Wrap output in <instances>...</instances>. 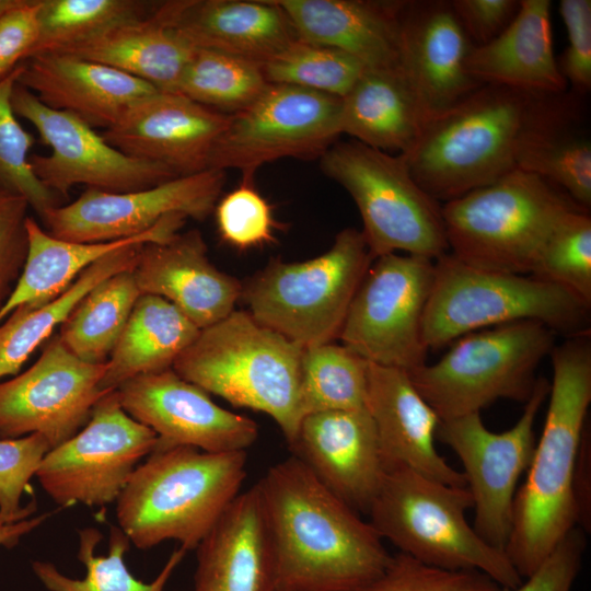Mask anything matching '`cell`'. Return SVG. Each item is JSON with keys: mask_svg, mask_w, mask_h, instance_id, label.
<instances>
[{"mask_svg": "<svg viewBox=\"0 0 591 591\" xmlns=\"http://www.w3.org/2000/svg\"><path fill=\"white\" fill-rule=\"evenodd\" d=\"M255 485L271 540L277 587L355 591L389 565L392 555L371 523L293 455L269 467Z\"/></svg>", "mask_w": 591, "mask_h": 591, "instance_id": "cell-1", "label": "cell"}, {"mask_svg": "<svg viewBox=\"0 0 591 591\" xmlns=\"http://www.w3.org/2000/svg\"><path fill=\"white\" fill-rule=\"evenodd\" d=\"M549 355L553 380L545 424L526 479L514 497L505 546L522 578L578 526L575 476L591 403L590 332L569 336Z\"/></svg>", "mask_w": 591, "mask_h": 591, "instance_id": "cell-2", "label": "cell"}, {"mask_svg": "<svg viewBox=\"0 0 591 591\" xmlns=\"http://www.w3.org/2000/svg\"><path fill=\"white\" fill-rule=\"evenodd\" d=\"M552 95L483 84L428 119L406 154L412 176L436 201H450L517 169L521 144Z\"/></svg>", "mask_w": 591, "mask_h": 591, "instance_id": "cell-3", "label": "cell"}, {"mask_svg": "<svg viewBox=\"0 0 591 591\" xmlns=\"http://www.w3.org/2000/svg\"><path fill=\"white\" fill-rule=\"evenodd\" d=\"M246 451L154 450L116 500L119 529L140 549L173 540L195 551L246 478Z\"/></svg>", "mask_w": 591, "mask_h": 591, "instance_id": "cell-4", "label": "cell"}, {"mask_svg": "<svg viewBox=\"0 0 591 591\" xmlns=\"http://www.w3.org/2000/svg\"><path fill=\"white\" fill-rule=\"evenodd\" d=\"M303 346L262 325L247 311L234 310L200 329L172 369L235 407L268 415L289 445L303 418Z\"/></svg>", "mask_w": 591, "mask_h": 591, "instance_id": "cell-5", "label": "cell"}, {"mask_svg": "<svg viewBox=\"0 0 591 591\" xmlns=\"http://www.w3.org/2000/svg\"><path fill=\"white\" fill-rule=\"evenodd\" d=\"M471 508L467 487L395 465L386 470L368 514L379 536L399 553L445 570L483 572L503 590L517 588L522 577L505 551L488 544L467 522Z\"/></svg>", "mask_w": 591, "mask_h": 591, "instance_id": "cell-6", "label": "cell"}, {"mask_svg": "<svg viewBox=\"0 0 591 591\" xmlns=\"http://www.w3.org/2000/svg\"><path fill=\"white\" fill-rule=\"evenodd\" d=\"M577 208L552 183L515 169L444 202L441 216L449 253L459 260L478 269L531 275L555 225Z\"/></svg>", "mask_w": 591, "mask_h": 591, "instance_id": "cell-7", "label": "cell"}, {"mask_svg": "<svg viewBox=\"0 0 591 591\" xmlns=\"http://www.w3.org/2000/svg\"><path fill=\"white\" fill-rule=\"evenodd\" d=\"M590 308L555 283L478 269L448 252L434 260L422 338L428 350L438 349L478 329L525 320L573 336L590 332Z\"/></svg>", "mask_w": 591, "mask_h": 591, "instance_id": "cell-8", "label": "cell"}, {"mask_svg": "<svg viewBox=\"0 0 591 591\" xmlns=\"http://www.w3.org/2000/svg\"><path fill=\"white\" fill-rule=\"evenodd\" d=\"M373 259L363 233L346 228L316 257L269 260L242 282L241 299L258 323L303 347L332 343Z\"/></svg>", "mask_w": 591, "mask_h": 591, "instance_id": "cell-9", "label": "cell"}, {"mask_svg": "<svg viewBox=\"0 0 591 591\" xmlns=\"http://www.w3.org/2000/svg\"><path fill=\"white\" fill-rule=\"evenodd\" d=\"M554 337L548 326L532 320L485 328L457 338L439 361L408 375L440 420L480 413L499 398L525 403Z\"/></svg>", "mask_w": 591, "mask_h": 591, "instance_id": "cell-10", "label": "cell"}, {"mask_svg": "<svg viewBox=\"0 0 591 591\" xmlns=\"http://www.w3.org/2000/svg\"><path fill=\"white\" fill-rule=\"evenodd\" d=\"M320 166L355 201L373 258L401 251L436 260L449 252L441 206L414 179L404 154L351 139L334 142Z\"/></svg>", "mask_w": 591, "mask_h": 591, "instance_id": "cell-11", "label": "cell"}, {"mask_svg": "<svg viewBox=\"0 0 591 591\" xmlns=\"http://www.w3.org/2000/svg\"><path fill=\"white\" fill-rule=\"evenodd\" d=\"M434 260L397 253L373 259L344 321L338 338L366 361L405 371L426 363L425 309Z\"/></svg>", "mask_w": 591, "mask_h": 591, "instance_id": "cell-12", "label": "cell"}, {"mask_svg": "<svg viewBox=\"0 0 591 591\" xmlns=\"http://www.w3.org/2000/svg\"><path fill=\"white\" fill-rule=\"evenodd\" d=\"M341 99L300 86L269 83L229 123L208 169H236L254 178L258 167L283 158H321L339 137Z\"/></svg>", "mask_w": 591, "mask_h": 591, "instance_id": "cell-13", "label": "cell"}, {"mask_svg": "<svg viewBox=\"0 0 591 591\" xmlns=\"http://www.w3.org/2000/svg\"><path fill=\"white\" fill-rule=\"evenodd\" d=\"M157 443V434L124 410L113 390L96 402L80 431L45 454L35 476L60 507L105 506L117 500Z\"/></svg>", "mask_w": 591, "mask_h": 591, "instance_id": "cell-14", "label": "cell"}, {"mask_svg": "<svg viewBox=\"0 0 591 591\" xmlns=\"http://www.w3.org/2000/svg\"><path fill=\"white\" fill-rule=\"evenodd\" d=\"M549 393V382L537 378L519 420L508 430L493 432L480 413L440 420L436 437L450 447L464 467L473 499V528L488 544L505 551L518 482L528 471L535 449L534 425Z\"/></svg>", "mask_w": 591, "mask_h": 591, "instance_id": "cell-15", "label": "cell"}, {"mask_svg": "<svg viewBox=\"0 0 591 591\" xmlns=\"http://www.w3.org/2000/svg\"><path fill=\"white\" fill-rule=\"evenodd\" d=\"M11 103L15 115L30 121L51 149L48 155L31 154L30 163L36 177L54 194L67 196L71 187L79 184L125 193L177 177L162 164L123 153L85 121L46 106L18 82Z\"/></svg>", "mask_w": 591, "mask_h": 591, "instance_id": "cell-16", "label": "cell"}, {"mask_svg": "<svg viewBox=\"0 0 591 591\" xmlns=\"http://www.w3.org/2000/svg\"><path fill=\"white\" fill-rule=\"evenodd\" d=\"M106 362L74 356L58 335L50 337L26 371L0 382V439L38 433L50 449L73 437L89 421Z\"/></svg>", "mask_w": 591, "mask_h": 591, "instance_id": "cell-17", "label": "cell"}, {"mask_svg": "<svg viewBox=\"0 0 591 591\" xmlns=\"http://www.w3.org/2000/svg\"><path fill=\"white\" fill-rule=\"evenodd\" d=\"M224 183L225 171L208 169L132 192L88 188L74 201L49 208L40 218L49 234L65 241L128 239L171 215L205 220L213 212Z\"/></svg>", "mask_w": 591, "mask_h": 591, "instance_id": "cell-18", "label": "cell"}, {"mask_svg": "<svg viewBox=\"0 0 591 591\" xmlns=\"http://www.w3.org/2000/svg\"><path fill=\"white\" fill-rule=\"evenodd\" d=\"M116 392L124 410L157 434L154 450L246 451L258 438L254 420L217 405L172 368L135 376Z\"/></svg>", "mask_w": 591, "mask_h": 591, "instance_id": "cell-19", "label": "cell"}, {"mask_svg": "<svg viewBox=\"0 0 591 591\" xmlns=\"http://www.w3.org/2000/svg\"><path fill=\"white\" fill-rule=\"evenodd\" d=\"M230 115L177 92H157L134 106L103 138L123 153L169 167L177 176L208 170Z\"/></svg>", "mask_w": 591, "mask_h": 591, "instance_id": "cell-20", "label": "cell"}, {"mask_svg": "<svg viewBox=\"0 0 591 591\" xmlns=\"http://www.w3.org/2000/svg\"><path fill=\"white\" fill-rule=\"evenodd\" d=\"M399 67L426 121L483 84L464 68L473 46L449 1H404Z\"/></svg>", "mask_w": 591, "mask_h": 591, "instance_id": "cell-21", "label": "cell"}, {"mask_svg": "<svg viewBox=\"0 0 591 591\" xmlns=\"http://www.w3.org/2000/svg\"><path fill=\"white\" fill-rule=\"evenodd\" d=\"M289 449L334 495L368 514L386 468L366 407L305 415Z\"/></svg>", "mask_w": 591, "mask_h": 591, "instance_id": "cell-22", "label": "cell"}, {"mask_svg": "<svg viewBox=\"0 0 591 591\" xmlns=\"http://www.w3.org/2000/svg\"><path fill=\"white\" fill-rule=\"evenodd\" d=\"M132 274L141 294L170 301L199 329L228 316L241 299L242 282L209 260L195 229L144 243Z\"/></svg>", "mask_w": 591, "mask_h": 591, "instance_id": "cell-23", "label": "cell"}, {"mask_svg": "<svg viewBox=\"0 0 591 591\" xmlns=\"http://www.w3.org/2000/svg\"><path fill=\"white\" fill-rule=\"evenodd\" d=\"M158 11L194 48L210 49L260 66L299 39L275 0H175Z\"/></svg>", "mask_w": 591, "mask_h": 591, "instance_id": "cell-24", "label": "cell"}, {"mask_svg": "<svg viewBox=\"0 0 591 591\" xmlns=\"http://www.w3.org/2000/svg\"><path fill=\"white\" fill-rule=\"evenodd\" d=\"M366 409L376 431L385 468L407 466L438 482L467 487L434 445L440 418L421 397L408 372L368 362Z\"/></svg>", "mask_w": 591, "mask_h": 591, "instance_id": "cell-25", "label": "cell"}, {"mask_svg": "<svg viewBox=\"0 0 591 591\" xmlns=\"http://www.w3.org/2000/svg\"><path fill=\"white\" fill-rule=\"evenodd\" d=\"M18 83L46 106L105 130L160 92L120 70L60 53H42L22 61Z\"/></svg>", "mask_w": 591, "mask_h": 591, "instance_id": "cell-26", "label": "cell"}, {"mask_svg": "<svg viewBox=\"0 0 591 591\" xmlns=\"http://www.w3.org/2000/svg\"><path fill=\"white\" fill-rule=\"evenodd\" d=\"M195 551L193 591H275V556L255 484L235 497Z\"/></svg>", "mask_w": 591, "mask_h": 591, "instance_id": "cell-27", "label": "cell"}, {"mask_svg": "<svg viewBox=\"0 0 591 591\" xmlns=\"http://www.w3.org/2000/svg\"><path fill=\"white\" fill-rule=\"evenodd\" d=\"M549 0H521L508 26L490 42L472 46L466 73L482 84L532 94L558 95L567 89L553 51Z\"/></svg>", "mask_w": 591, "mask_h": 591, "instance_id": "cell-28", "label": "cell"}, {"mask_svg": "<svg viewBox=\"0 0 591 591\" xmlns=\"http://www.w3.org/2000/svg\"><path fill=\"white\" fill-rule=\"evenodd\" d=\"M299 39L343 50L366 68L399 67L404 1L275 0Z\"/></svg>", "mask_w": 591, "mask_h": 591, "instance_id": "cell-29", "label": "cell"}, {"mask_svg": "<svg viewBox=\"0 0 591 591\" xmlns=\"http://www.w3.org/2000/svg\"><path fill=\"white\" fill-rule=\"evenodd\" d=\"M187 218L171 215L139 235L101 243H80L57 239L43 230L36 220H26L27 255L22 274L10 297L0 309V325L23 305L49 303L96 260L137 243L163 242L176 234Z\"/></svg>", "mask_w": 591, "mask_h": 591, "instance_id": "cell-30", "label": "cell"}, {"mask_svg": "<svg viewBox=\"0 0 591 591\" xmlns=\"http://www.w3.org/2000/svg\"><path fill=\"white\" fill-rule=\"evenodd\" d=\"M158 5L146 18L49 53L100 62L144 81L160 92H176L195 48L166 24Z\"/></svg>", "mask_w": 591, "mask_h": 591, "instance_id": "cell-31", "label": "cell"}, {"mask_svg": "<svg viewBox=\"0 0 591 591\" xmlns=\"http://www.w3.org/2000/svg\"><path fill=\"white\" fill-rule=\"evenodd\" d=\"M425 123L401 68H366L341 97L340 134L389 153H408Z\"/></svg>", "mask_w": 591, "mask_h": 591, "instance_id": "cell-32", "label": "cell"}, {"mask_svg": "<svg viewBox=\"0 0 591 591\" xmlns=\"http://www.w3.org/2000/svg\"><path fill=\"white\" fill-rule=\"evenodd\" d=\"M200 329L170 301L141 294L106 362L103 391L148 373L171 369Z\"/></svg>", "mask_w": 591, "mask_h": 591, "instance_id": "cell-33", "label": "cell"}, {"mask_svg": "<svg viewBox=\"0 0 591 591\" xmlns=\"http://www.w3.org/2000/svg\"><path fill=\"white\" fill-rule=\"evenodd\" d=\"M572 100L552 97L526 134L517 169L552 183L587 210L591 206V144L587 136L571 129Z\"/></svg>", "mask_w": 591, "mask_h": 591, "instance_id": "cell-34", "label": "cell"}, {"mask_svg": "<svg viewBox=\"0 0 591 591\" xmlns=\"http://www.w3.org/2000/svg\"><path fill=\"white\" fill-rule=\"evenodd\" d=\"M144 243L116 250L89 266L59 297L42 306L23 305L0 325V380L14 375L28 357L67 318L78 302L99 282L132 270Z\"/></svg>", "mask_w": 591, "mask_h": 591, "instance_id": "cell-35", "label": "cell"}, {"mask_svg": "<svg viewBox=\"0 0 591 591\" xmlns=\"http://www.w3.org/2000/svg\"><path fill=\"white\" fill-rule=\"evenodd\" d=\"M140 296L132 270L102 280L60 324L59 338L81 360L107 362Z\"/></svg>", "mask_w": 591, "mask_h": 591, "instance_id": "cell-36", "label": "cell"}, {"mask_svg": "<svg viewBox=\"0 0 591 591\" xmlns=\"http://www.w3.org/2000/svg\"><path fill=\"white\" fill-rule=\"evenodd\" d=\"M101 537L94 528L79 532L78 558L86 570L83 579H72L54 564L42 560L32 564L34 573L49 591H163L186 554L182 547L175 549L155 579L147 583L134 577L125 564L124 556L130 543L126 534L118 526L111 528L106 556L95 555Z\"/></svg>", "mask_w": 591, "mask_h": 591, "instance_id": "cell-37", "label": "cell"}, {"mask_svg": "<svg viewBox=\"0 0 591 591\" xmlns=\"http://www.w3.org/2000/svg\"><path fill=\"white\" fill-rule=\"evenodd\" d=\"M268 84L256 62L195 48L176 92L221 114L234 115L253 104Z\"/></svg>", "mask_w": 591, "mask_h": 591, "instance_id": "cell-38", "label": "cell"}, {"mask_svg": "<svg viewBox=\"0 0 591 591\" xmlns=\"http://www.w3.org/2000/svg\"><path fill=\"white\" fill-rule=\"evenodd\" d=\"M368 361L344 345L304 347L301 360L303 417L364 408Z\"/></svg>", "mask_w": 591, "mask_h": 591, "instance_id": "cell-39", "label": "cell"}, {"mask_svg": "<svg viewBox=\"0 0 591 591\" xmlns=\"http://www.w3.org/2000/svg\"><path fill=\"white\" fill-rule=\"evenodd\" d=\"M157 5V2L139 0H40L39 35L28 58L82 43L117 25L146 18Z\"/></svg>", "mask_w": 591, "mask_h": 591, "instance_id": "cell-40", "label": "cell"}, {"mask_svg": "<svg viewBox=\"0 0 591 591\" xmlns=\"http://www.w3.org/2000/svg\"><path fill=\"white\" fill-rule=\"evenodd\" d=\"M262 69L268 83L300 86L341 99L366 67L343 50L298 39Z\"/></svg>", "mask_w": 591, "mask_h": 591, "instance_id": "cell-41", "label": "cell"}, {"mask_svg": "<svg viewBox=\"0 0 591 591\" xmlns=\"http://www.w3.org/2000/svg\"><path fill=\"white\" fill-rule=\"evenodd\" d=\"M531 276L560 286L591 305V218L568 211L545 241Z\"/></svg>", "mask_w": 591, "mask_h": 591, "instance_id": "cell-42", "label": "cell"}, {"mask_svg": "<svg viewBox=\"0 0 591 591\" xmlns=\"http://www.w3.org/2000/svg\"><path fill=\"white\" fill-rule=\"evenodd\" d=\"M21 71V63L0 79V182L21 194L40 217L59 206L56 194L34 174L30 150L35 139L16 119L11 97Z\"/></svg>", "mask_w": 591, "mask_h": 591, "instance_id": "cell-43", "label": "cell"}, {"mask_svg": "<svg viewBox=\"0 0 591 591\" xmlns=\"http://www.w3.org/2000/svg\"><path fill=\"white\" fill-rule=\"evenodd\" d=\"M253 179L243 177L236 188L218 200L213 210L221 239L240 251L275 242V231L279 229L271 206Z\"/></svg>", "mask_w": 591, "mask_h": 591, "instance_id": "cell-44", "label": "cell"}, {"mask_svg": "<svg viewBox=\"0 0 591 591\" xmlns=\"http://www.w3.org/2000/svg\"><path fill=\"white\" fill-rule=\"evenodd\" d=\"M355 591H503L475 570H445L397 553L384 571Z\"/></svg>", "mask_w": 591, "mask_h": 591, "instance_id": "cell-45", "label": "cell"}, {"mask_svg": "<svg viewBox=\"0 0 591 591\" xmlns=\"http://www.w3.org/2000/svg\"><path fill=\"white\" fill-rule=\"evenodd\" d=\"M49 450L38 433L0 439V518L4 523L27 519L35 511L34 502L23 507L21 499Z\"/></svg>", "mask_w": 591, "mask_h": 591, "instance_id": "cell-46", "label": "cell"}, {"mask_svg": "<svg viewBox=\"0 0 591 591\" xmlns=\"http://www.w3.org/2000/svg\"><path fill=\"white\" fill-rule=\"evenodd\" d=\"M30 204L0 182V309L13 291L27 255Z\"/></svg>", "mask_w": 591, "mask_h": 591, "instance_id": "cell-47", "label": "cell"}, {"mask_svg": "<svg viewBox=\"0 0 591 591\" xmlns=\"http://www.w3.org/2000/svg\"><path fill=\"white\" fill-rule=\"evenodd\" d=\"M559 13L568 36L559 69L577 94H586L591 88V1L561 0Z\"/></svg>", "mask_w": 591, "mask_h": 591, "instance_id": "cell-48", "label": "cell"}, {"mask_svg": "<svg viewBox=\"0 0 591 591\" xmlns=\"http://www.w3.org/2000/svg\"><path fill=\"white\" fill-rule=\"evenodd\" d=\"M587 548V533L572 529L528 577L508 591H571L581 569ZM505 591V590H503Z\"/></svg>", "mask_w": 591, "mask_h": 591, "instance_id": "cell-49", "label": "cell"}, {"mask_svg": "<svg viewBox=\"0 0 591 591\" xmlns=\"http://www.w3.org/2000/svg\"><path fill=\"white\" fill-rule=\"evenodd\" d=\"M40 0H21L0 16V72L5 76L26 60L39 35Z\"/></svg>", "mask_w": 591, "mask_h": 591, "instance_id": "cell-50", "label": "cell"}, {"mask_svg": "<svg viewBox=\"0 0 591 591\" xmlns=\"http://www.w3.org/2000/svg\"><path fill=\"white\" fill-rule=\"evenodd\" d=\"M450 5L474 46L497 37L514 18L515 0H452Z\"/></svg>", "mask_w": 591, "mask_h": 591, "instance_id": "cell-51", "label": "cell"}, {"mask_svg": "<svg viewBox=\"0 0 591 591\" xmlns=\"http://www.w3.org/2000/svg\"><path fill=\"white\" fill-rule=\"evenodd\" d=\"M48 515L42 514L11 523L0 521V546L11 547L15 545L23 535L39 526Z\"/></svg>", "mask_w": 591, "mask_h": 591, "instance_id": "cell-52", "label": "cell"}, {"mask_svg": "<svg viewBox=\"0 0 591 591\" xmlns=\"http://www.w3.org/2000/svg\"><path fill=\"white\" fill-rule=\"evenodd\" d=\"M21 0H0V16L7 11L18 5Z\"/></svg>", "mask_w": 591, "mask_h": 591, "instance_id": "cell-53", "label": "cell"}, {"mask_svg": "<svg viewBox=\"0 0 591 591\" xmlns=\"http://www.w3.org/2000/svg\"><path fill=\"white\" fill-rule=\"evenodd\" d=\"M275 591H306V590L287 588V587H276Z\"/></svg>", "mask_w": 591, "mask_h": 591, "instance_id": "cell-54", "label": "cell"}, {"mask_svg": "<svg viewBox=\"0 0 591 591\" xmlns=\"http://www.w3.org/2000/svg\"><path fill=\"white\" fill-rule=\"evenodd\" d=\"M4 76L0 72V79L3 78Z\"/></svg>", "mask_w": 591, "mask_h": 591, "instance_id": "cell-55", "label": "cell"}, {"mask_svg": "<svg viewBox=\"0 0 591 591\" xmlns=\"http://www.w3.org/2000/svg\"><path fill=\"white\" fill-rule=\"evenodd\" d=\"M0 521L3 522V521L1 520V518H0Z\"/></svg>", "mask_w": 591, "mask_h": 591, "instance_id": "cell-56", "label": "cell"}]
</instances>
